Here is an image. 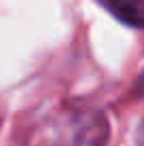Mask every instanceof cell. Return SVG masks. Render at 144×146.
Returning <instances> with one entry per match:
<instances>
[{
	"label": "cell",
	"mask_w": 144,
	"mask_h": 146,
	"mask_svg": "<svg viewBox=\"0 0 144 146\" xmlns=\"http://www.w3.org/2000/svg\"><path fill=\"white\" fill-rule=\"evenodd\" d=\"M119 21L133 28H144V0H98Z\"/></svg>",
	"instance_id": "cell-1"
},
{
	"label": "cell",
	"mask_w": 144,
	"mask_h": 146,
	"mask_svg": "<svg viewBox=\"0 0 144 146\" xmlns=\"http://www.w3.org/2000/svg\"><path fill=\"white\" fill-rule=\"evenodd\" d=\"M108 135V127L104 123V119L91 117L87 121H81V127L74 133V146H102V142Z\"/></svg>",
	"instance_id": "cell-2"
},
{
	"label": "cell",
	"mask_w": 144,
	"mask_h": 146,
	"mask_svg": "<svg viewBox=\"0 0 144 146\" xmlns=\"http://www.w3.org/2000/svg\"><path fill=\"white\" fill-rule=\"evenodd\" d=\"M136 140H138V144L144 146V119L140 121V125H138V131H136Z\"/></svg>",
	"instance_id": "cell-3"
},
{
	"label": "cell",
	"mask_w": 144,
	"mask_h": 146,
	"mask_svg": "<svg viewBox=\"0 0 144 146\" xmlns=\"http://www.w3.org/2000/svg\"><path fill=\"white\" fill-rule=\"evenodd\" d=\"M136 91L140 93V95H144V72H142V76L138 78V85H136Z\"/></svg>",
	"instance_id": "cell-4"
}]
</instances>
